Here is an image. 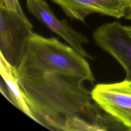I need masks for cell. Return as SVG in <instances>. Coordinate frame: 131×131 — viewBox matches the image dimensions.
<instances>
[{"label": "cell", "mask_w": 131, "mask_h": 131, "mask_svg": "<svg viewBox=\"0 0 131 131\" xmlns=\"http://www.w3.org/2000/svg\"><path fill=\"white\" fill-rule=\"evenodd\" d=\"M18 76L34 121L50 130L95 131L124 127L95 102L81 78L57 73Z\"/></svg>", "instance_id": "obj_1"}, {"label": "cell", "mask_w": 131, "mask_h": 131, "mask_svg": "<svg viewBox=\"0 0 131 131\" xmlns=\"http://www.w3.org/2000/svg\"><path fill=\"white\" fill-rule=\"evenodd\" d=\"M85 58L71 46L56 38L45 37L33 32L17 68V73H57L78 77L93 83L94 76Z\"/></svg>", "instance_id": "obj_2"}, {"label": "cell", "mask_w": 131, "mask_h": 131, "mask_svg": "<svg viewBox=\"0 0 131 131\" xmlns=\"http://www.w3.org/2000/svg\"><path fill=\"white\" fill-rule=\"evenodd\" d=\"M33 26L6 6L0 5V54L17 68L24 56Z\"/></svg>", "instance_id": "obj_3"}, {"label": "cell", "mask_w": 131, "mask_h": 131, "mask_svg": "<svg viewBox=\"0 0 131 131\" xmlns=\"http://www.w3.org/2000/svg\"><path fill=\"white\" fill-rule=\"evenodd\" d=\"M95 102L129 130L131 128V80L100 83L91 91Z\"/></svg>", "instance_id": "obj_4"}, {"label": "cell", "mask_w": 131, "mask_h": 131, "mask_svg": "<svg viewBox=\"0 0 131 131\" xmlns=\"http://www.w3.org/2000/svg\"><path fill=\"white\" fill-rule=\"evenodd\" d=\"M93 37L96 43L121 65L125 80H131V35L125 26L116 21L97 28Z\"/></svg>", "instance_id": "obj_5"}, {"label": "cell", "mask_w": 131, "mask_h": 131, "mask_svg": "<svg viewBox=\"0 0 131 131\" xmlns=\"http://www.w3.org/2000/svg\"><path fill=\"white\" fill-rule=\"evenodd\" d=\"M28 10L49 29L62 38L85 58L93 59L83 46L89 42L88 38L73 29L66 19L60 20L45 0H26Z\"/></svg>", "instance_id": "obj_6"}, {"label": "cell", "mask_w": 131, "mask_h": 131, "mask_svg": "<svg viewBox=\"0 0 131 131\" xmlns=\"http://www.w3.org/2000/svg\"><path fill=\"white\" fill-rule=\"evenodd\" d=\"M72 19L84 22L87 16L98 13L120 18L130 6L131 0H51Z\"/></svg>", "instance_id": "obj_7"}, {"label": "cell", "mask_w": 131, "mask_h": 131, "mask_svg": "<svg viewBox=\"0 0 131 131\" xmlns=\"http://www.w3.org/2000/svg\"><path fill=\"white\" fill-rule=\"evenodd\" d=\"M0 55V74L4 81V85L1 83L0 86L1 93L13 105L34 121L33 113L19 83L17 68Z\"/></svg>", "instance_id": "obj_8"}, {"label": "cell", "mask_w": 131, "mask_h": 131, "mask_svg": "<svg viewBox=\"0 0 131 131\" xmlns=\"http://www.w3.org/2000/svg\"><path fill=\"white\" fill-rule=\"evenodd\" d=\"M0 5H5L23 18L28 20L23 11L18 0H0Z\"/></svg>", "instance_id": "obj_9"}, {"label": "cell", "mask_w": 131, "mask_h": 131, "mask_svg": "<svg viewBox=\"0 0 131 131\" xmlns=\"http://www.w3.org/2000/svg\"><path fill=\"white\" fill-rule=\"evenodd\" d=\"M124 17L126 19L131 20V3L130 4V6H129L128 8L126 10Z\"/></svg>", "instance_id": "obj_10"}, {"label": "cell", "mask_w": 131, "mask_h": 131, "mask_svg": "<svg viewBox=\"0 0 131 131\" xmlns=\"http://www.w3.org/2000/svg\"><path fill=\"white\" fill-rule=\"evenodd\" d=\"M125 27H126V29L127 31H128V32L131 35V26H125Z\"/></svg>", "instance_id": "obj_11"}, {"label": "cell", "mask_w": 131, "mask_h": 131, "mask_svg": "<svg viewBox=\"0 0 131 131\" xmlns=\"http://www.w3.org/2000/svg\"><path fill=\"white\" fill-rule=\"evenodd\" d=\"M129 130H131V128H130Z\"/></svg>", "instance_id": "obj_12"}]
</instances>
